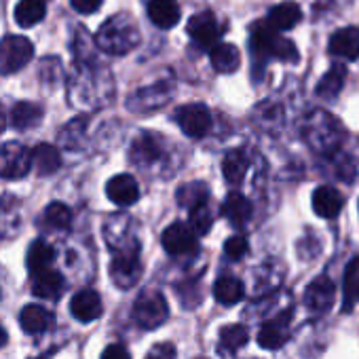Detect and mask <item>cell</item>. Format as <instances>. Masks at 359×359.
Wrapping results in <instances>:
<instances>
[{
    "label": "cell",
    "mask_w": 359,
    "mask_h": 359,
    "mask_svg": "<svg viewBox=\"0 0 359 359\" xmlns=\"http://www.w3.org/2000/svg\"><path fill=\"white\" fill-rule=\"evenodd\" d=\"M342 203H344V199L332 187H319L313 193V210L321 218H330V220L336 218L342 210Z\"/></svg>",
    "instance_id": "ac0fdd59"
},
{
    "label": "cell",
    "mask_w": 359,
    "mask_h": 359,
    "mask_svg": "<svg viewBox=\"0 0 359 359\" xmlns=\"http://www.w3.org/2000/svg\"><path fill=\"white\" fill-rule=\"evenodd\" d=\"M142 275V262H140V250L137 245H125L116 252L110 264V277L121 290H129L137 283Z\"/></svg>",
    "instance_id": "8992f818"
},
{
    "label": "cell",
    "mask_w": 359,
    "mask_h": 359,
    "mask_svg": "<svg viewBox=\"0 0 359 359\" xmlns=\"http://www.w3.org/2000/svg\"><path fill=\"white\" fill-rule=\"evenodd\" d=\"M64 292V277L53 271V269H45L32 275V294L39 298H47V300H57L60 294Z\"/></svg>",
    "instance_id": "9a60e30c"
},
{
    "label": "cell",
    "mask_w": 359,
    "mask_h": 359,
    "mask_svg": "<svg viewBox=\"0 0 359 359\" xmlns=\"http://www.w3.org/2000/svg\"><path fill=\"white\" fill-rule=\"evenodd\" d=\"M357 298H359V294H357Z\"/></svg>",
    "instance_id": "ee69618b"
},
{
    "label": "cell",
    "mask_w": 359,
    "mask_h": 359,
    "mask_svg": "<svg viewBox=\"0 0 359 359\" xmlns=\"http://www.w3.org/2000/svg\"><path fill=\"white\" fill-rule=\"evenodd\" d=\"M70 3H72V9L83 15L95 13L102 7V0H70Z\"/></svg>",
    "instance_id": "74e56055"
},
{
    "label": "cell",
    "mask_w": 359,
    "mask_h": 359,
    "mask_svg": "<svg viewBox=\"0 0 359 359\" xmlns=\"http://www.w3.org/2000/svg\"><path fill=\"white\" fill-rule=\"evenodd\" d=\"M161 156V144L156 140V135H140L133 146H131V161L146 165L152 163Z\"/></svg>",
    "instance_id": "83f0119b"
},
{
    "label": "cell",
    "mask_w": 359,
    "mask_h": 359,
    "mask_svg": "<svg viewBox=\"0 0 359 359\" xmlns=\"http://www.w3.org/2000/svg\"><path fill=\"white\" fill-rule=\"evenodd\" d=\"M300 18H302V13H300V7L296 3H281V5L271 9L269 24L281 32V30H292L300 22Z\"/></svg>",
    "instance_id": "484cf974"
},
{
    "label": "cell",
    "mask_w": 359,
    "mask_h": 359,
    "mask_svg": "<svg viewBox=\"0 0 359 359\" xmlns=\"http://www.w3.org/2000/svg\"><path fill=\"white\" fill-rule=\"evenodd\" d=\"M45 222L51 226V229H57V231H64L70 226L72 222V212L64 205V203H51L45 212Z\"/></svg>",
    "instance_id": "836d02e7"
},
{
    "label": "cell",
    "mask_w": 359,
    "mask_h": 359,
    "mask_svg": "<svg viewBox=\"0 0 359 359\" xmlns=\"http://www.w3.org/2000/svg\"><path fill=\"white\" fill-rule=\"evenodd\" d=\"M245 171H248V156L243 150L235 148L231 152H226L224 161H222V173H224V180L229 184L237 187L243 182L245 177Z\"/></svg>",
    "instance_id": "d4e9b609"
},
{
    "label": "cell",
    "mask_w": 359,
    "mask_h": 359,
    "mask_svg": "<svg viewBox=\"0 0 359 359\" xmlns=\"http://www.w3.org/2000/svg\"><path fill=\"white\" fill-rule=\"evenodd\" d=\"M106 195L116 205H131L140 199V189L131 175L121 173V175H114L106 184Z\"/></svg>",
    "instance_id": "4fadbf2b"
},
{
    "label": "cell",
    "mask_w": 359,
    "mask_h": 359,
    "mask_svg": "<svg viewBox=\"0 0 359 359\" xmlns=\"http://www.w3.org/2000/svg\"><path fill=\"white\" fill-rule=\"evenodd\" d=\"M53 260H55V250L47 241H34L28 250V256H26V264H28V271L32 275L49 269L53 264Z\"/></svg>",
    "instance_id": "4316f807"
},
{
    "label": "cell",
    "mask_w": 359,
    "mask_h": 359,
    "mask_svg": "<svg viewBox=\"0 0 359 359\" xmlns=\"http://www.w3.org/2000/svg\"><path fill=\"white\" fill-rule=\"evenodd\" d=\"M189 34L203 47L214 45L218 39V22L214 18V13L205 11V13H197L189 20Z\"/></svg>",
    "instance_id": "e0dca14e"
},
{
    "label": "cell",
    "mask_w": 359,
    "mask_h": 359,
    "mask_svg": "<svg viewBox=\"0 0 359 359\" xmlns=\"http://www.w3.org/2000/svg\"><path fill=\"white\" fill-rule=\"evenodd\" d=\"M102 359H131V355L123 344H110V346L104 348Z\"/></svg>",
    "instance_id": "f35d334b"
},
{
    "label": "cell",
    "mask_w": 359,
    "mask_h": 359,
    "mask_svg": "<svg viewBox=\"0 0 359 359\" xmlns=\"http://www.w3.org/2000/svg\"><path fill=\"white\" fill-rule=\"evenodd\" d=\"M163 248L167 254L171 256H180V254H189L197 248V237H195V229L187 226L182 222H175L171 226L165 229L163 233Z\"/></svg>",
    "instance_id": "30bf717a"
},
{
    "label": "cell",
    "mask_w": 359,
    "mask_h": 359,
    "mask_svg": "<svg viewBox=\"0 0 359 359\" xmlns=\"http://www.w3.org/2000/svg\"><path fill=\"white\" fill-rule=\"evenodd\" d=\"M173 85L169 83H158L152 87H146L142 91H137L131 100H129V108L137 110V112H146V110H154L165 106V102H169V97L173 95Z\"/></svg>",
    "instance_id": "7c38bea8"
},
{
    "label": "cell",
    "mask_w": 359,
    "mask_h": 359,
    "mask_svg": "<svg viewBox=\"0 0 359 359\" xmlns=\"http://www.w3.org/2000/svg\"><path fill=\"white\" fill-rule=\"evenodd\" d=\"M20 325L26 334H43L47 332L51 325H53V315L41 306V304H28L22 309V315H20Z\"/></svg>",
    "instance_id": "2e32d148"
},
{
    "label": "cell",
    "mask_w": 359,
    "mask_h": 359,
    "mask_svg": "<svg viewBox=\"0 0 359 359\" xmlns=\"http://www.w3.org/2000/svg\"><path fill=\"white\" fill-rule=\"evenodd\" d=\"M34 55V45L26 36H5L0 41V74L20 72Z\"/></svg>",
    "instance_id": "277c9868"
},
{
    "label": "cell",
    "mask_w": 359,
    "mask_h": 359,
    "mask_svg": "<svg viewBox=\"0 0 359 359\" xmlns=\"http://www.w3.org/2000/svg\"><path fill=\"white\" fill-rule=\"evenodd\" d=\"M359 294V256L353 258L344 269V311H351Z\"/></svg>",
    "instance_id": "d6a6232c"
},
{
    "label": "cell",
    "mask_w": 359,
    "mask_h": 359,
    "mask_svg": "<svg viewBox=\"0 0 359 359\" xmlns=\"http://www.w3.org/2000/svg\"><path fill=\"white\" fill-rule=\"evenodd\" d=\"M290 327H292V311H283L277 317L264 321L260 327V334H258L260 346L269 348V351L283 346L290 338Z\"/></svg>",
    "instance_id": "9c48e42d"
},
{
    "label": "cell",
    "mask_w": 359,
    "mask_h": 359,
    "mask_svg": "<svg viewBox=\"0 0 359 359\" xmlns=\"http://www.w3.org/2000/svg\"><path fill=\"white\" fill-rule=\"evenodd\" d=\"M148 359H156V357H148Z\"/></svg>",
    "instance_id": "b9f144b4"
},
{
    "label": "cell",
    "mask_w": 359,
    "mask_h": 359,
    "mask_svg": "<svg viewBox=\"0 0 359 359\" xmlns=\"http://www.w3.org/2000/svg\"><path fill=\"white\" fill-rule=\"evenodd\" d=\"M45 13H47L45 0H22L15 7V20L24 28L36 26L45 18Z\"/></svg>",
    "instance_id": "f546056e"
},
{
    "label": "cell",
    "mask_w": 359,
    "mask_h": 359,
    "mask_svg": "<svg viewBox=\"0 0 359 359\" xmlns=\"http://www.w3.org/2000/svg\"><path fill=\"white\" fill-rule=\"evenodd\" d=\"M167 315H169L167 300L163 298L161 292L154 290L144 292L133 304V319L144 330H154L163 325L167 321Z\"/></svg>",
    "instance_id": "5b68a950"
},
{
    "label": "cell",
    "mask_w": 359,
    "mask_h": 359,
    "mask_svg": "<svg viewBox=\"0 0 359 359\" xmlns=\"http://www.w3.org/2000/svg\"><path fill=\"white\" fill-rule=\"evenodd\" d=\"M210 60H212V66H214L218 72L231 74V72H235V70L239 68V64H241V53H239V49H237L235 45L222 43V45H218V47L212 49Z\"/></svg>",
    "instance_id": "cb8c5ba5"
},
{
    "label": "cell",
    "mask_w": 359,
    "mask_h": 359,
    "mask_svg": "<svg viewBox=\"0 0 359 359\" xmlns=\"http://www.w3.org/2000/svg\"><path fill=\"white\" fill-rule=\"evenodd\" d=\"M214 296L220 304H237L243 296H245V290H243V283L235 277H220L214 285Z\"/></svg>",
    "instance_id": "f1b7e54d"
},
{
    "label": "cell",
    "mask_w": 359,
    "mask_h": 359,
    "mask_svg": "<svg viewBox=\"0 0 359 359\" xmlns=\"http://www.w3.org/2000/svg\"><path fill=\"white\" fill-rule=\"evenodd\" d=\"M330 51L334 55L357 60L359 57V28H342L330 39Z\"/></svg>",
    "instance_id": "ffe728a7"
},
{
    "label": "cell",
    "mask_w": 359,
    "mask_h": 359,
    "mask_svg": "<svg viewBox=\"0 0 359 359\" xmlns=\"http://www.w3.org/2000/svg\"><path fill=\"white\" fill-rule=\"evenodd\" d=\"M70 311L72 315L83 321V323H89V321H95L102 311H104V304H102V298L97 292L93 290H83L79 294H74L72 302H70Z\"/></svg>",
    "instance_id": "5bb4252c"
},
{
    "label": "cell",
    "mask_w": 359,
    "mask_h": 359,
    "mask_svg": "<svg viewBox=\"0 0 359 359\" xmlns=\"http://www.w3.org/2000/svg\"><path fill=\"white\" fill-rule=\"evenodd\" d=\"M148 18L154 26L169 30L180 22V7L175 0H150Z\"/></svg>",
    "instance_id": "d6986e66"
},
{
    "label": "cell",
    "mask_w": 359,
    "mask_h": 359,
    "mask_svg": "<svg viewBox=\"0 0 359 359\" xmlns=\"http://www.w3.org/2000/svg\"><path fill=\"white\" fill-rule=\"evenodd\" d=\"M205 199H208V187L205 184H187L177 193V201L184 208H191V210Z\"/></svg>",
    "instance_id": "e575fe53"
},
{
    "label": "cell",
    "mask_w": 359,
    "mask_h": 359,
    "mask_svg": "<svg viewBox=\"0 0 359 359\" xmlns=\"http://www.w3.org/2000/svg\"><path fill=\"white\" fill-rule=\"evenodd\" d=\"M336 300V285L327 277H317L304 290V304L313 313H327Z\"/></svg>",
    "instance_id": "8fae6325"
},
{
    "label": "cell",
    "mask_w": 359,
    "mask_h": 359,
    "mask_svg": "<svg viewBox=\"0 0 359 359\" xmlns=\"http://www.w3.org/2000/svg\"><path fill=\"white\" fill-rule=\"evenodd\" d=\"M248 340H250L248 327L241 325V323H233V325H226V327L220 330V346H222L226 353H235V351L241 348Z\"/></svg>",
    "instance_id": "1f68e13d"
},
{
    "label": "cell",
    "mask_w": 359,
    "mask_h": 359,
    "mask_svg": "<svg viewBox=\"0 0 359 359\" xmlns=\"http://www.w3.org/2000/svg\"><path fill=\"white\" fill-rule=\"evenodd\" d=\"M32 169V150L28 152L22 144L9 142L0 148V175L7 180H20Z\"/></svg>",
    "instance_id": "52a82bcc"
},
{
    "label": "cell",
    "mask_w": 359,
    "mask_h": 359,
    "mask_svg": "<svg viewBox=\"0 0 359 359\" xmlns=\"http://www.w3.org/2000/svg\"><path fill=\"white\" fill-rule=\"evenodd\" d=\"M304 137L319 152H334L340 142V129L327 112H315L304 127Z\"/></svg>",
    "instance_id": "3957f363"
},
{
    "label": "cell",
    "mask_w": 359,
    "mask_h": 359,
    "mask_svg": "<svg viewBox=\"0 0 359 359\" xmlns=\"http://www.w3.org/2000/svg\"><path fill=\"white\" fill-rule=\"evenodd\" d=\"M175 123L189 137H203L212 129V114L205 104H189L177 108Z\"/></svg>",
    "instance_id": "ba28073f"
},
{
    "label": "cell",
    "mask_w": 359,
    "mask_h": 359,
    "mask_svg": "<svg viewBox=\"0 0 359 359\" xmlns=\"http://www.w3.org/2000/svg\"><path fill=\"white\" fill-rule=\"evenodd\" d=\"M62 165V156L55 146L51 144H39L32 148V167L41 175H53Z\"/></svg>",
    "instance_id": "7402d4cb"
},
{
    "label": "cell",
    "mask_w": 359,
    "mask_h": 359,
    "mask_svg": "<svg viewBox=\"0 0 359 359\" xmlns=\"http://www.w3.org/2000/svg\"><path fill=\"white\" fill-rule=\"evenodd\" d=\"M95 43L104 53L125 55L140 45V30L127 15L110 18L95 34Z\"/></svg>",
    "instance_id": "6da1fadb"
},
{
    "label": "cell",
    "mask_w": 359,
    "mask_h": 359,
    "mask_svg": "<svg viewBox=\"0 0 359 359\" xmlns=\"http://www.w3.org/2000/svg\"><path fill=\"white\" fill-rule=\"evenodd\" d=\"M224 252L231 260H239L248 254V239L245 237H231L226 243H224Z\"/></svg>",
    "instance_id": "8d00e7d4"
},
{
    "label": "cell",
    "mask_w": 359,
    "mask_h": 359,
    "mask_svg": "<svg viewBox=\"0 0 359 359\" xmlns=\"http://www.w3.org/2000/svg\"><path fill=\"white\" fill-rule=\"evenodd\" d=\"M222 216H224L231 224L243 226V224L252 218V203H250L243 195L233 193V195L226 197V201H224V205H222Z\"/></svg>",
    "instance_id": "603a6c76"
},
{
    "label": "cell",
    "mask_w": 359,
    "mask_h": 359,
    "mask_svg": "<svg viewBox=\"0 0 359 359\" xmlns=\"http://www.w3.org/2000/svg\"><path fill=\"white\" fill-rule=\"evenodd\" d=\"M36 359H45V357H36Z\"/></svg>",
    "instance_id": "7bdbcfd3"
},
{
    "label": "cell",
    "mask_w": 359,
    "mask_h": 359,
    "mask_svg": "<svg viewBox=\"0 0 359 359\" xmlns=\"http://www.w3.org/2000/svg\"><path fill=\"white\" fill-rule=\"evenodd\" d=\"M191 226L201 235L212 229V212H210L208 201H201L199 205L191 210Z\"/></svg>",
    "instance_id": "d590c367"
},
{
    "label": "cell",
    "mask_w": 359,
    "mask_h": 359,
    "mask_svg": "<svg viewBox=\"0 0 359 359\" xmlns=\"http://www.w3.org/2000/svg\"><path fill=\"white\" fill-rule=\"evenodd\" d=\"M5 127H7V116H5V110H3V106H0V133L5 131Z\"/></svg>",
    "instance_id": "ab89813d"
},
{
    "label": "cell",
    "mask_w": 359,
    "mask_h": 359,
    "mask_svg": "<svg viewBox=\"0 0 359 359\" xmlns=\"http://www.w3.org/2000/svg\"><path fill=\"white\" fill-rule=\"evenodd\" d=\"M252 47H254V51H258V55H266V57H275V60H283V62L298 60V51H296L294 43L283 39L279 34V30H275L269 22L260 24L254 30Z\"/></svg>",
    "instance_id": "7a4b0ae2"
},
{
    "label": "cell",
    "mask_w": 359,
    "mask_h": 359,
    "mask_svg": "<svg viewBox=\"0 0 359 359\" xmlns=\"http://www.w3.org/2000/svg\"><path fill=\"white\" fill-rule=\"evenodd\" d=\"M7 342V332H5V327L0 325V346H3Z\"/></svg>",
    "instance_id": "60d3db41"
},
{
    "label": "cell",
    "mask_w": 359,
    "mask_h": 359,
    "mask_svg": "<svg viewBox=\"0 0 359 359\" xmlns=\"http://www.w3.org/2000/svg\"><path fill=\"white\" fill-rule=\"evenodd\" d=\"M344 79H346V70L342 66H334L317 85V95L319 97H336L340 91H342V85H344Z\"/></svg>",
    "instance_id": "4dcf8cb0"
},
{
    "label": "cell",
    "mask_w": 359,
    "mask_h": 359,
    "mask_svg": "<svg viewBox=\"0 0 359 359\" xmlns=\"http://www.w3.org/2000/svg\"><path fill=\"white\" fill-rule=\"evenodd\" d=\"M43 114H45L43 106H39L34 102H20L11 110V125L18 131H26V129L36 127L41 123Z\"/></svg>",
    "instance_id": "44dd1931"
}]
</instances>
